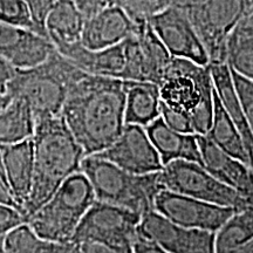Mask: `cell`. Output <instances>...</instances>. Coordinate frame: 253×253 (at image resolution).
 <instances>
[{"mask_svg": "<svg viewBox=\"0 0 253 253\" xmlns=\"http://www.w3.org/2000/svg\"><path fill=\"white\" fill-rule=\"evenodd\" d=\"M125 81L84 72L67 89L61 116L86 156L112 145L125 126Z\"/></svg>", "mask_w": 253, "mask_h": 253, "instance_id": "1", "label": "cell"}, {"mask_svg": "<svg viewBox=\"0 0 253 253\" xmlns=\"http://www.w3.org/2000/svg\"><path fill=\"white\" fill-rule=\"evenodd\" d=\"M32 142L34 168L32 190L25 208L27 219L68 177L80 171L82 160L86 157L61 115L37 120Z\"/></svg>", "mask_w": 253, "mask_h": 253, "instance_id": "2", "label": "cell"}, {"mask_svg": "<svg viewBox=\"0 0 253 253\" xmlns=\"http://www.w3.org/2000/svg\"><path fill=\"white\" fill-rule=\"evenodd\" d=\"M158 88L161 102L184 114L195 135L208 134L212 120L214 91L210 66L172 56Z\"/></svg>", "mask_w": 253, "mask_h": 253, "instance_id": "3", "label": "cell"}, {"mask_svg": "<svg viewBox=\"0 0 253 253\" xmlns=\"http://www.w3.org/2000/svg\"><path fill=\"white\" fill-rule=\"evenodd\" d=\"M84 73L55 50L37 67L15 69L5 87L11 100L21 99L28 104L37 121L61 115L68 87Z\"/></svg>", "mask_w": 253, "mask_h": 253, "instance_id": "4", "label": "cell"}, {"mask_svg": "<svg viewBox=\"0 0 253 253\" xmlns=\"http://www.w3.org/2000/svg\"><path fill=\"white\" fill-rule=\"evenodd\" d=\"M80 171L87 177L96 201L143 214L154 211L155 198L162 190L158 172L135 175L96 155L82 160Z\"/></svg>", "mask_w": 253, "mask_h": 253, "instance_id": "5", "label": "cell"}, {"mask_svg": "<svg viewBox=\"0 0 253 253\" xmlns=\"http://www.w3.org/2000/svg\"><path fill=\"white\" fill-rule=\"evenodd\" d=\"M96 201L93 188L81 171L73 173L27 224L40 238L61 245L72 244L79 224Z\"/></svg>", "mask_w": 253, "mask_h": 253, "instance_id": "6", "label": "cell"}, {"mask_svg": "<svg viewBox=\"0 0 253 253\" xmlns=\"http://www.w3.org/2000/svg\"><path fill=\"white\" fill-rule=\"evenodd\" d=\"M182 9L207 49L210 65H219L226 63L231 33L253 12V0H191Z\"/></svg>", "mask_w": 253, "mask_h": 253, "instance_id": "7", "label": "cell"}, {"mask_svg": "<svg viewBox=\"0 0 253 253\" xmlns=\"http://www.w3.org/2000/svg\"><path fill=\"white\" fill-rule=\"evenodd\" d=\"M158 182L162 190L238 211L253 204L252 201L214 178L203 166L188 161L166 164L158 171Z\"/></svg>", "mask_w": 253, "mask_h": 253, "instance_id": "8", "label": "cell"}, {"mask_svg": "<svg viewBox=\"0 0 253 253\" xmlns=\"http://www.w3.org/2000/svg\"><path fill=\"white\" fill-rule=\"evenodd\" d=\"M142 216L126 209L95 201L79 224L72 244L132 245L138 236Z\"/></svg>", "mask_w": 253, "mask_h": 253, "instance_id": "9", "label": "cell"}, {"mask_svg": "<svg viewBox=\"0 0 253 253\" xmlns=\"http://www.w3.org/2000/svg\"><path fill=\"white\" fill-rule=\"evenodd\" d=\"M154 211L178 226L217 233L238 210L161 190Z\"/></svg>", "mask_w": 253, "mask_h": 253, "instance_id": "10", "label": "cell"}, {"mask_svg": "<svg viewBox=\"0 0 253 253\" xmlns=\"http://www.w3.org/2000/svg\"><path fill=\"white\" fill-rule=\"evenodd\" d=\"M126 66L123 81H144L160 84L172 56L149 23L137 25L125 40Z\"/></svg>", "mask_w": 253, "mask_h": 253, "instance_id": "11", "label": "cell"}, {"mask_svg": "<svg viewBox=\"0 0 253 253\" xmlns=\"http://www.w3.org/2000/svg\"><path fill=\"white\" fill-rule=\"evenodd\" d=\"M148 23L173 58L210 65L207 49L182 8L169 5Z\"/></svg>", "mask_w": 253, "mask_h": 253, "instance_id": "12", "label": "cell"}, {"mask_svg": "<svg viewBox=\"0 0 253 253\" xmlns=\"http://www.w3.org/2000/svg\"><path fill=\"white\" fill-rule=\"evenodd\" d=\"M95 155L135 175H148L163 169L162 161L141 126L125 125L116 141Z\"/></svg>", "mask_w": 253, "mask_h": 253, "instance_id": "13", "label": "cell"}, {"mask_svg": "<svg viewBox=\"0 0 253 253\" xmlns=\"http://www.w3.org/2000/svg\"><path fill=\"white\" fill-rule=\"evenodd\" d=\"M138 233L168 253H216V233L178 226L156 211L142 216Z\"/></svg>", "mask_w": 253, "mask_h": 253, "instance_id": "14", "label": "cell"}, {"mask_svg": "<svg viewBox=\"0 0 253 253\" xmlns=\"http://www.w3.org/2000/svg\"><path fill=\"white\" fill-rule=\"evenodd\" d=\"M56 48L34 32L0 23V56L14 69H28L45 62Z\"/></svg>", "mask_w": 253, "mask_h": 253, "instance_id": "15", "label": "cell"}, {"mask_svg": "<svg viewBox=\"0 0 253 253\" xmlns=\"http://www.w3.org/2000/svg\"><path fill=\"white\" fill-rule=\"evenodd\" d=\"M202 166L224 185L253 202V170L248 164L230 156L205 135H197Z\"/></svg>", "mask_w": 253, "mask_h": 253, "instance_id": "16", "label": "cell"}, {"mask_svg": "<svg viewBox=\"0 0 253 253\" xmlns=\"http://www.w3.org/2000/svg\"><path fill=\"white\" fill-rule=\"evenodd\" d=\"M136 25L118 5L109 6L84 20L80 43L99 50L119 45L136 31Z\"/></svg>", "mask_w": 253, "mask_h": 253, "instance_id": "17", "label": "cell"}, {"mask_svg": "<svg viewBox=\"0 0 253 253\" xmlns=\"http://www.w3.org/2000/svg\"><path fill=\"white\" fill-rule=\"evenodd\" d=\"M81 71L91 75H100L123 80L126 59L125 41L108 48L90 50L80 42L56 49Z\"/></svg>", "mask_w": 253, "mask_h": 253, "instance_id": "18", "label": "cell"}, {"mask_svg": "<svg viewBox=\"0 0 253 253\" xmlns=\"http://www.w3.org/2000/svg\"><path fill=\"white\" fill-rule=\"evenodd\" d=\"M2 163L9 188L15 199L19 210L25 214V208L30 198L33 183V142L26 140L20 143L0 148ZM27 219V218H26Z\"/></svg>", "mask_w": 253, "mask_h": 253, "instance_id": "19", "label": "cell"}, {"mask_svg": "<svg viewBox=\"0 0 253 253\" xmlns=\"http://www.w3.org/2000/svg\"><path fill=\"white\" fill-rule=\"evenodd\" d=\"M144 129L162 161L163 167L173 161H188L202 166L197 135L173 130L161 116Z\"/></svg>", "mask_w": 253, "mask_h": 253, "instance_id": "20", "label": "cell"}, {"mask_svg": "<svg viewBox=\"0 0 253 253\" xmlns=\"http://www.w3.org/2000/svg\"><path fill=\"white\" fill-rule=\"evenodd\" d=\"M209 66H210L214 90H216L221 104L230 115L232 122L235 123L243 143H244L246 154H248L249 167L253 170V134L250 129L242 106H240L238 95H237L235 86H233L232 75H231L229 66H227V63Z\"/></svg>", "mask_w": 253, "mask_h": 253, "instance_id": "21", "label": "cell"}, {"mask_svg": "<svg viewBox=\"0 0 253 253\" xmlns=\"http://www.w3.org/2000/svg\"><path fill=\"white\" fill-rule=\"evenodd\" d=\"M125 123L145 128L161 116L158 84L144 81H125Z\"/></svg>", "mask_w": 253, "mask_h": 253, "instance_id": "22", "label": "cell"}, {"mask_svg": "<svg viewBox=\"0 0 253 253\" xmlns=\"http://www.w3.org/2000/svg\"><path fill=\"white\" fill-rule=\"evenodd\" d=\"M84 18L72 0H58L46 20L47 37L56 49L81 40Z\"/></svg>", "mask_w": 253, "mask_h": 253, "instance_id": "23", "label": "cell"}, {"mask_svg": "<svg viewBox=\"0 0 253 253\" xmlns=\"http://www.w3.org/2000/svg\"><path fill=\"white\" fill-rule=\"evenodd\" d=\"M34 128L36 119L28 104L21 99H12L0 110V148L31 140Z\"/></svg>", "mask_w": 253, "mask_h": 253, "instance_id": "24", "label": "cell"}, {"mask_svg": "<svg viewBox=\"0 0 253 253\" xmlns=\"http://www.w3.org/2000/svg\"><path fill=\"white\" fill-rule=\"evenodd\" d=\"M205 136L230 156L249 166L248 154H246L242 137L237 130L235 123L232 122L230 115L221 104L216 90L213 91L212 120H211L210 129Z\"/></svg>", "mask_w": 253, "mask_h": 253, "instance_id": "25", "label": "cell"}, {"mask_svg": "<svg viewBox=\"0 0 253 253\" xmlns=\"http://www.w3.org/2000/svg\"><path fill=\"white\" fill-rule=\"evenodd\" d=\"M226 63L230 71L253 82V27L246 18L227 40Z\"/></svg>", "mask_w": 253, "mask_h": 253, "instance_id": "26", "label": "cell"}, {"mask_svg": "<svg viewBox=\"0 0 253 253\" xmlns=\"http://www.w3.org/2000/svg\"><path fill=\"white\" fill-rule=\"evenodd\" d=\"M6 253H66L74 244L61 245L40 238L27 223L0 237Z\"/></svg>", "mask_w": 253, "mask_h": 253, "instance_id": "27", "label": "cell"}, {"mask_svg": "<svg viewBox=\"0 0 253 253\" xmlns=\"http://www.w3.org/2000/svg\"><path fill=\"white\" fill-rule=\"evenodd\" d=\"M253 238V204L237 211L216 233V253H223Z\"/></svg>", "mask_w": 253, "mask_h": 253, "instance_id": "28", "label": "cell"}, {"mask_svg": "<svg viewBox=\"0 0 253 253\" xmlns=\"http://www.w3.org/2000/svg\"><path fill=\"white\" fill-rule=\"evenodd\" d=\"M136 25L148 23L154 15L171 5L170 0H114Z\"/></svg>", "mask_w": 253, "mask_h": 253, "instance_id": "29", "label": "cell"}, {"mask_svg": "<svg viewBox=\"0 0 253 253\" xmlns=\"http://www.w3.org/2000/svg\"><path fill=\"white\" fill-rule=\"evenodd\" d=\"M0 23L26 28L39 34L32 21L24 0H0Z\"/></svg>", "mask_w": 253, "mask_h": 253, "instance_id": "30", "label": "cell"}, {"mask_svg": "<svg viewBox=\"0 0 253 253\" xmlns=\"http://www.w3.org/2000/svg\"><path fill=\"white\" fill-rule=\"evenodd\" d=\"M231 75H232L233 86L238 95L240 106L253 134V82L246 80L245 78L240 77L232 71H231Z\"/></svg>", "mask_w": 253, "mask_h": 253, "instance_id": "31", "label": "cell"}, {"mask_svg": "<svg viewBox=\"0 0 253 253\" xmlns=\"http://www.w3.org/2000/svg\"><path fill=\"white\" fill-rule=\"evenodd\" d=\"M56 1L58 0H24L38 33L41 37L47 38V39H48V37H47L46 32V20Z\"/></svg>", "mask_w": 253, "mask_h": 253, "instance_id": "32", "label": "cell"}, {"mask_svg": "<svg viewBox=\"0 0 253 253\" xmlns=\"http://www.w3.org/2000/svg\"><path fill=\"white\" fill-rule=\"evenodd\" d=\"M24 223H27L26 217L18 209L0 202V237Z\"/></svg>", "mask_w": 253, "mask_h": 253, "instance_id": "33", "label": "cell"}, {"mask_svg": "<svg viewBox=\"0 0 253 253\" xmlns=\"http://www.w3.org/2000/svg\"><path fill=\"white\" fill-rule=\"evenodd\" d=\"M161 119L173 130L184 132V134H194L191 122L184 114L168 108L162 102H161Z\"/></svg>", "mask_w": 253, "mask_h": 253, "instance_id": "34", "label": "cell"}, {"mask_svg": "<svg viewBox=\"0 0 253 253\" xmlns=\"http://www.w3.org/2000/svg\"><path fill=\"white\" fill-rule=\"evenodd\" d=\"M72 1L77 6L84 20L103 11L104 8L115 5L114 0H72Z\"/></svg>", "mask_w": 253, "mask_h": 253, "instance_id": "35", "label": "cell"}, {"mask_svg": "<svg viewBox=\"0 0 253 253\" xmlns=\"http://www.w3.org/2000/svg\"><path fill=\"white\" fill-rule=\"evenodd\" d=\"M82 253H134L132 245L110 246L96 243H82L78 245Z\"/></svg>", "mask_w": 253, "mask_h": 253, "instance_id": "36", "label": "cell"}, {"mask_svg": "<svg viewBox=\"0 0 253 253\" xmlns=\"http://www.w3.org/2000/svg\"><path fill=\"white\" fill-rule=\"evenodd\" d=\"M0 202L4 204L11 205L15 209H18V205L15 203V199L12 194V190L9 188L8 181L6 178V173L4 169V163H2V156H1V150H0ZM20 211V210H19ZM21 212V211H20ZM23 213V212H21ZM24 214V213H23Z\"/></svg>", "mask_w": 253, "mask_h": 253, "instance_id": "37", "label": "cell"}, {"mask_svg": "<svg viewBox=\"0 0 253 253\" xmlns=\"http://www.w3.org/2000/svg\"><path fill=\"white\" fill-rule=\"evenodd\" d=\"M132 252L134 253H168L151 240L144 238L138 233L137 238L132 243Z\"/></svg>", "mask_w": 253, "mask_h": 253, "instance_id": "38", "label": "cell"}, {"mask_svg": "<svg viewBox=\"0 0 253 253\" xmlns=\"http://www.w3.org/2000/svg\"><path fill=\"white\" fill-rule=\"evenodd\" d=\"M15 69L0 56V84H6L13 77Z\"/></svg>", "mask_w": 253, "mask_h": 253, "instance_id": "39", "label": "cell"}, {"mask_svg": "<svg viewBox=\"0 0 253 253\" xmlns=\"http://www.w3.org/2000/svg\"><path fill=\"white\" fill-rule=\"evenodd\" d=\"M223 253H253V238L244 244L237 246L235 249H231L229 251Z\"/></svg>", "mask_w": 253, "mask_h": 253, "instance_id": "40", "label": "cell"}, {"mask_svg": "<svg viewBox=\"0 0 253 253\" xmlns=\"http://www.w3.org/2000/svg\"><path fill=\"white\" fill-rule=\"evenodd\" d=\"M9 102H11V97L8 96L7 91H6L5 84H0V110L5 108Z\"/></svg>", "mask_w": 253, "mask_h": 253, "instance_id": "41", "label": "cell"}, {"mask_svg": "<svg viewBox=\"0 0 253 253\" xmlns=\"http://www.w3.org/2000/svg\"><path fill=\"white\" fill-rule=\"evenodd\" d=\"M66 253H82V252H81V250H80V248H79L78 245H73L72 248L69 249Z\"/></svg>", "mask_w": 253, "mask_h": 253, "instance_id": "42", "label": "cell"}, {"mask_svg": "<svg viewBox=\"0 0 253 253\" xmlns=\"http://www.w3.org/2000/svg\"><path fill=\"white\" fill-rule=\"evenodd\" d=\"M246 21H248V23H249L250 25H251V26L253 27V12H252L251 14L249 15L248 18H246Z\"/></svg>", "mask_w": 253, "mask_h": 253, "instance_id": "43", "label": "cell"}, {"mask_svg": "<svg viewBox=\"0 0 253 253\" xmlns=\"http://www.w3.org/2000/svg\"><path fill=\"white\" fill-rule=\"evenodd\" d=\"M0 253H6L4 251V249H2V245H1V242H0Z\"/></svg>", "mask_w": 253, "mask_h": 253, "instance_id": "44", "label": "cell"}]
</instances>
